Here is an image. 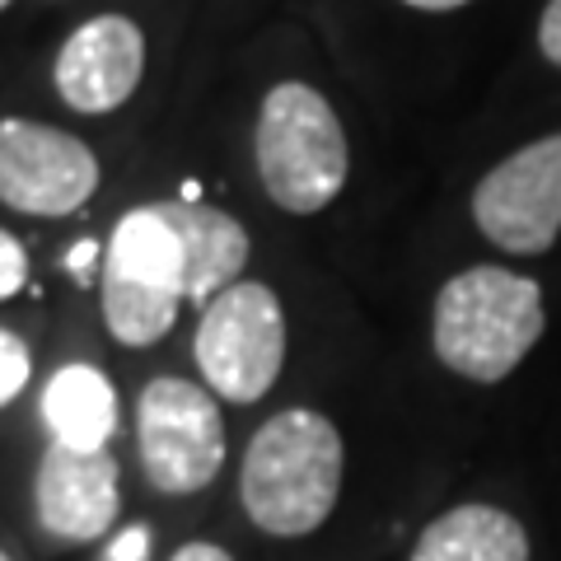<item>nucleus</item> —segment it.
<instances>
[{"label": "nucleus", "instance_id": "1", "mask_svg": "<svg viewBox=\"0 0 561 561\" xmlns=\"http://www.w3.org/2000/svg\"><path fill=\"white\" fill-rule=\"evenodd\" d=\"M342 491V435L323 412L290 408L262 421L239 472V501L272 538H305Z\"/></svg>", "mask_w": 561, "mask_h": 561}, {"label": "nucleus", "instance_id": "2", "mask_svg": "<svg viewBox=\"0 0 561 561\" xmlns=\"http://www.w3.org/2000/svg\"><path fill=\"white\" fill-rule=\"evenodd\" d=\"M548 328L538 280L505 267H468L435 300V356L472 383H501Z\"/></svg>", "mask_w": 561, "mask_h": 561}, {"label": "nucleus", "instance_id": "3", "mask_svg": "<svg viewBox=\"0 0 561 561\" xmlns=\"http://www.w3.org/2000/svg\"><path fill=\"white\" fill-rule=\"evenodd\" d=\"M257 179L290 216H313L346 183V131L332 103L309 84H276L257 113Z\"/></svg>", "mask_w": 561, "mask_h": 561}, {"label": "nucleus", "instance_id": "4", "mask_svg": "<svg viewBox=\"0 0 561 561\" xmlns=\"http://www.w3.org/2000/svg\"><path fill=\"white\" fill-rule=\"evenodd\" d=\"M103 319L122 346H150L179 319L187 300L183 249L154 206L127 210L103 249Z\"/></svg>", "mask_w": 561, "mask_h": 561}, {"label": "nucleus", "instance_id": "5", "mask_svg": "<svg viewBox=\"0 0 561 561\" xmlns=\"http://www.w3.org/2000/svg\"><path fill=\"white\" fill-rule=\"evenodd\" d=\"M280 360H286V313L272 286L234 280L202 309L197 365L216 398L257 402L276 383Z\"/></svg>", "mask_w": 561, "mask_h": 561}, {"label": "nucleus", "instance_id": "6", "mask_svg": "<svg viewBox=\"0 0 561 561\" xmlns=\"http://www.w3.org/2000/svg\"><path fill=\"white\" fill-rule=\"evenodd\" d=\"M140 468L164 496H192L225 468V421L210 389L179 375L150 379L136 402Z\"/></svg>", "mask_w": 561, "mask_h": 561}, {"label": "nucleus", "instance_id": "7", "mask_svg": "<svg viewBox=\"0 0 561 561\" xmlns=\"http://www.w3.org/2000/svg\"><path fill=\"white\" fill-rule=\"evenodd\" d=\"M472 220L505 253H548L561 234V136L501 160L472 192Z\"/></svg>", "mask_w": 561, "mask_h": 561}, {"label": "nucleus", "instance_id": "8", "mask_svg": "<svg viewBox=\"0 0 561 561\" xmlns=\"http://www.w3.org/2000/svg\"><path fill=\"white\" fill-rule=\"evenodd\" d=\"M99 160L70 131L47 122H0V202L24 216H70L94 197Z\"/></svg>", "mask_w": 561, "mask_h": 561}, {"label": "nucleus", "instance_id": "9", "mask_svg": "<svg viewBox=\"0 0 561 561\" xmlns=\"http://www.w3.org/2000/svg\"><path fill=\"white\" fill-rule=\"evenodd\" d=\"M51 76H57V94L76 113H113L146 76V33L122 14H99L66 38Z\"/></svg>", "mask_w": 561, "mask_h": 561}, {"label": "nucleus", "instance_id": "10", "mask_svg": "<svg viewBox=\"0 0 561 561\" xmlns=\"http://www.w3.org/2000/svg\"><path fill=\"white\" fill-rule=\"evenodd\" d=\"M38 524L61 542H94L117 519V459L108 449H66L51 440L33 482Z\"/></svg>", "mask_w": 561, "mask_h": 561}, {"label": "nucleus", "instance_id": "11", "mask_svg": "<svg viewBox=\"0 0 561 561\" xmlns=\"http://www.w3.org/2000/svg\"><path fill=\"white\" fill-rule=\"evenodd\" d=\"M169 220L173 239L183 249V286L187 300L210 305L220 290H230L243 262H249V230L220 206H202V202H160L154 206Z\"/></svg>", "mask_w": 561, "mask_h": 561}, {"label": "nucleus", "instance_id": "12", "mask_svg": "<svg viewBox=\"0 0 561 561\" xmlns=\"http://www.w3.org/2000/svg\"><path fill=\"white\" fill-rule=\"evenodd\" d=\"M412 561H529V534L496 505H454L421 529Z\"/></svg>", "mask_w": 561, "mask_h": 561}, {"label": "nucleus", "instance_id": "13", "mask_svg": "<svg viewBox=\"0 0 561 561\" xmlns=\"http://www.w3.org/2000/svg\"><path fill=\"white\" fill-rule=\"evenodd\" d=\"M43 421L51 440L66 449H108V435L117 431V393L108 375L94 365H66L47 379Z\"/></svg>", "mask_w": 561, "mask_h": 561}, {"label": "nucleus", "instance_id": "14", "mask_svg": "<svg viewBox=\"0 0 561 561\" xmlns=\"http://www.w3.org/2000/svg\"><path fill=\"white\" fill-rule=\"evenodd\" d=\"M28 370H33L28 346H24L20 337H14V332L0 328V408H10V402L24 393Z\"/></svg>", "mask_w": 561, "mask_h": 561}, {"label": "nucleus", "instance_id": "15", "mask_svg": "<svg viewBox=\"0 0 561 561\" xmlns=\"http://www.w3.org/2000/svg\"><path fill=\"white\" fill-rule=\"evenodd\" d=\"M24 280H28V253H24V243L0 230V300L20 295Z\"/></svg>", "mask_w": 561, "mask_h": 561}, {"label": "nucleus", "instance_id": "16", "mask_svg": "<svg viewBox=\"0 0 561 561\" xmlns=\"http://www.w3.org/2000/svg\"><path fill=\"white\" fill-rule=\"evenodd\" d=\"M538 47H542V57H548L552 66H561V0H548V10H542Z\"/></svg>", "mask_w": 561, "mask_h": 561}, {"label": "nucleus", "instance_id": "17", "mask_svg": "<svg viewBox=\"0 0 561 561\" xmlns=\"http://www.w3.org/2000/svg\"><path fill=\"white\" fill-rule=\"evenodd\" d=\"M146 557H150V534L140 529V524L127 529V534H117L113 548L103 552V561H146Z\"/></svg>", "mask_w": 561, "mask_h": 561}, {"label": "nucleus", "instance_id": "18", "mask_svg": "<svg viewBox=\"0 0 561 561\" xmlns=\"http://www.w3.org/2000/svg\"><path fill=\"white\" fill-rule=\"evenodd\" d=\"M94 257H99V243H94V239H80V243H76V249H70V257H66V267H70V272H76V280H84V286H90Z\"/></svg>", "mask_w": 561, "mask_h": 561}, {"label": "nucleus", "instance_id": "19", "mask_svg": "<svg viewBox=\"0 0 561 561\" xmlns=\"http://www.w3.org/2000/svg\"><path fill=\"white\" fill-rule=\"evenodd\" d=\"M173 561H234L220 542H187V548L173 552Z\"/></svg>", "mask_w": 561, "mask_h": 561}, {"label": "nucleus", "instance_id": "20", "mask_svg": "<svg viewBox=\"0 0 561 561\" xmlns=\"http://www.w3.org/2000/svg\"><path fill=\"white\" fill-rule=\"evenodd\" d=\"M408 5H416V10H459V5H468V0H408Z\"/></svg>", "mask_w": 561, "mask_h": 561}, {"label": "nucleus", "instance_id": "21", "mask_svg": "<svg viewBox=\"0 0 561 561\" xmlns=\"http://www.w3.org/2000/svg\"><path fill=\"white\" fill-rule=\"evenodd\" d=\"M5 5H10V0H0V10H5Z\"/></svg>", "mask_w": 561, "mask_h": 561}, {"label": "nucleus", "instance_id": "22", "mask_svg": "<svg viewBox=\"0 0 561 561\" xmlns=\"http://www.w3.org/2000/svg\"><path fill=\"white\" fill-rule=\"evenodd\" d=\"M0 561H10V557H5V552H0Z\"/></svg>", "mask_w": 561, "mask_h": 561}]
</instances>
